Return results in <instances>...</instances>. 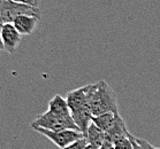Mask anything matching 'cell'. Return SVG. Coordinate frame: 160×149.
<instances>
[{
  "label": "cell",
  "mask_w": 160,
  "mask_h": 149,
  "mask_svg": "<svg viewBox=\"0 0 160 149\" xmlns=\"http://www.w3.org/2000/svg\"><path fill=\"white\" fill-rule=\"evenodd\" d=\"M95 88L96 83L89 84V85H85V86H82V87L70 91L67 94V98H66L67 103L69 105L72 118L76 123L80 131L83 133L84 138L87 134L88 127H89V125L91 124V120H92L90 100Z\"/></svg>",
  "instance_id": "6da1fadb"
},
{
  "label": "cell",
  "mask_w": 160,
  "mask_h": 149,
  "mask_svg": "<svg viewBox=\"0 0 160 149\" xmlns=\"http://www.w3.org/2000/svg\"><path fill=\"white\" fill-rule=\"evenodd\" d=\"M92 117L105 113H119L117 95L105 80L96 83V88L90 100Z\"/></svg>",
  "instance_id": "7a4b0ae2"
},
{
  "label": "cell",
  "mask_w": 160,
  "mask_h": 149,
  "mask_svg": "<svg viewBox=\"0 0 160 149\" xmlns=\"http://www.w3.org/2000/svg\"><path fill=\"white\" fill-rule=\"evenodd\" d=\"M31 127H42L50 131H61V130H76L80 131L76 123L72 117H61L54 115L53 113L46 110L40 114L31 123ZM81 132V131H80Z\"/></svg>",
  "instance_id": "3957f363"
},
{
  "label": "cell",
  "mask_w": 160,
  "mask_h": 149,
  "mask_svg": "<svg viewBox=\"0 0 160 149\" xmlns=\"http://www.w3.org/2000/svg\"><path fill=\"white\" fill-rule=\"evenodd\" d=\"M20 15H36L40 17L38 7L16 2L14 0H0V16L5 23H13Z\"/></svg>",
  "instance_id": "277c9868"
},
{
  "label": "cell",
  "mask_w": 160,
  "mask_h": 149,
  "mask_svg": "<svg viewBox=\"0 0 160 149\" xmlns=\"http://www.w3.org/2000/svg\"><path fill=\"white\" fill-rule=\"evenodd\" d=\"M33 130L38 132L39 134L44 135L45 138H48L50 141L53 142L55 146H58L60 149L65 148V147L75 142L78 139L84 138L83 133L80 131H76V130L50 131V130H45V128H42V127H33Z\"/></svg>",
  "instance_id": "5b68a950"
},
{
  "label": "cell",
  "mask_w": 160,
  "mask_h": 149,
  "mask_svg": "<svg viewBox=\"0 0 160 149\" xmlns=\"http://www.w3.org/2000/svg\"><path fill=\"white\" fill-rule=\"evenodd\" d=\"M22 35L15 29L13 23H5L1 30V41L4 51L14 54L18 51V46L21 44Z\"/></svg>",
  "instance_id": "8992f818"
},
{
  "label": "cell",
  "mask_w": 160,
  "mask_h": 149,
  "mask_svg": "<svg viewBox=\"0 0 160 149\" xmlns=\"http://www.w3.org/2000/svg\"><path fill=\"white\" fill-rule=\"evenodd\" d=\"M40 17L36 15H20L14 20L13 26L22 36H28L35 32Z\"/></svg>",
  "instance_id": "52a82bcc"
},
{
  "label": "cell",
  "mask_w": 160,
  "mask_h": 149,
  "mask_svg": "<svg viewBox=\"0 0 160 149\" xmlns=\"http://www.w3.org/2000/svg\"><path fill=\"white\" fill-rule=\"evenodd\" d=\"M85 139L88 141V146L90 149H99L102 145L106 140V133L102 131L98 126H96L95 124L91 122V124L88 127Z\"/></svg>",
  "instance_id": "ba28073f"
},
{
  "label": "cell",
  "mask_w": 160,
  "mask_h": 149,
  "mask_svg": "<svg viewBox=\"0 0 160 149\" xmlns=\"http://www.w3.org/2000/svg\"><path fill=\"white\" fill-rule=\"evenodd\" d=\"M48 111L53 113L54 115L61 117H72L70 115L69 105L67 103V100L62 98L61 95L55 94L53 98L48 101Z\"/></svg>",
  "instance_id": "9c48e42d"
},
{
  "label": "cell",
  "mask_w": 160,
  "mask_h": 149,
  "mask_svg": "<svg viewBox=\"0 0 160 149\" xmlns=\"http://www.w3.org/2000/svg\"><path fill=\"white\" fill-rule=\"evenodd\" d=\"M128 133H129V132H128L127 126H126V122H124V120L122 119V117L119 115L117 120L113 124V126L106 132V140H108V141H111V142H114L117 139L128 135Z\"/></svg>",
  "instance_id": "30bf717a"
},
{
  "label": "cell",
  "mask_w": 160,
  "mask_h": 149,
  "mask_svg": "<svg viewBox=\"0 0 160 149\" xmlns=\"http://www.w3.org/2000/svg\"><path fill=\"white\" fill-rule=\"evenodd\" d=\"M118 116H119V113H105L99 115V116H93L91 122L106 133L113 126Z\"/></svg>",
  "instance_id": "8fae6325"
},
{
  "label": "cell",
  "mask_w": 160,
  "mask_h": 149,
  "mask_svg": "<svg viewBox=\"0 0 160 149\" xmlns=\"http://www.w3.org/2000/svg\"><path fill=\"white\" fill-rule=\"evenodd\" d=\"M113 146H114V149H134L132 142L129 138V133L126 137H121V138L117 139L113 142Z\"/></svg>",
  "instance_id": "7c38bea8"
},
{
  "label": "cell",
  "mask_w": 160,
  "mask_h": 149,
  "mask_svg": "<svg viewBox=\"0 0 160 149\" xmlns=\"http://www.w3.org/2000/svg\"><path fill=\"white\" fill-rule=\"evenodd\" d=\"M87 148H88L87 139L82 138V139H78V140H76L75 142L70 143V145H68L67 147H65V148H62V149H87Z\"/></svg>",
  "instance_id": "4fadbf2b"
},
{
  "label": "cell",
  "mask_w": 160,
  "mask_h": 149,
  "mask_svg": "<svg viewBox=\"0 0 160 149\" xmlns=\"http://www.w3.org/2000/svg\"><path fill=\"white\" fill-rule=\"evenodd\" d=\"M136 138V137H135ZM136 141L138 142L139 146L142 147L143 149H159V148H156V147H153L149 141H146L145 139H141V138H136Z\"/></svg>",
  "instance_id": "5bb4252c"
},
{
  "label": "cell",
  "mask_w": 160,
  "mask_h": 149,
  "mask_svg": "<svg viewBox=\"0 0 160 149\" xmlns=\"http://www.w3.org/2000/svg\"><path fill=\"white\" fill-rule=\"evenodd\" d=\"M14 1L29 5V6H32V7H38V5H39V0H14Z\"/></svg>",
  "instance_id": "9a60e30c"
},
{
  "label": "cell",
  "mask_w": 160,
  "mask_h": 149,
  "mask_svg": "<svg viewBox=\"0 0 160 149\" xmlns=\"http://www.w3.org/2000/svg\"><path fill=\"white\" fill-rule=\"evenodd\" d=\"M129 138H130V140H131V142H132V148L134 149H143L141 146H139V143L137 141H136V138H135L134 135L132 134H130L129 133Z\"/></svg>",
  "instance_id": "2e32d148"
},
{
  "label": "cell",
  "mask_w": 160,
  "mask_h": 149,
  "mask_svg": "<svg viewBox=\"0 0 160 149\" xmlns=\"http://www.w3.org/2000/svg\"><path fill=\"white\" fill-rule=\"evenodd\" d=\"M99 149H114V146H113V142L108 141V140H105V142L102 145V147Z\"/></svg>",
  "instance_id": "e0dca14e"
},
{
  "label": "cell",
  "mask_w": 160,
  "mask_h": 149,
  "mask_svg": "<svg viewBox=\"0 0 160 149\" xmlns=\"http://www.w3.org/2000/svg\"><path fill=\"white\" fill-rule=\"evenodd\" d=\"M4 24H5V22L2 21L1 16H0V51H4V47H2V41H1V30H2Z\"/></svg>",
  "instance_id": "ac0fdd59"
},
{
  "label": "cell",
  "mask_w": 160,
  "mask_h": 149,
  "mask_svg": "<svg viewBox=\"0 0 160 149\" xmlns=\"http://www.w3.org/2000/svg\"><path fill=\"white\" fill-rule=\"evenodd\" d=\"M87 149H90V148H89V146H88V148Z\"/></svg>",
  "instance_id": "d6986e66"
},
{
  "label": "cell",
  "mask_w": 160,
  "mask_h": 149,
  "mask_svg": "<svg viewBox=\"0 0 160 149\" xmlns=\"http://www.w3.org/2000/svg\"><path fill=\"white\" fill-rule=\"evenodd\" d=\"M0 52H1V51H0Z\"/></svg>",
  "instance_id": "ffe728a7"
},
{
  "label": "cell",
  "mask_w": 160,
  "mask_h": 149,
  "mask_svg": "<svg viewBox=\"0 0 160 149\" xmlns=\"http://www.w3.org/2000/svg\"><path fill=\"white\" fill-rule=\"evenodd\" d=\"M159 149H160V148H159Z\"/></svg>",
  "instance_id": "44dd1931"
}]
</instances>
